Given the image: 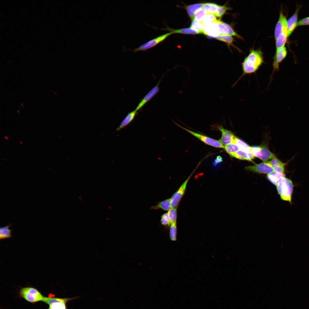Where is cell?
Listing matches in <instances>:
<instances>
[{"instance_id": "cell-1", "label": "cell", "mask_w": 309, "mask_h": 309, "mask_svg": "<svg viewBox=\"0 0 309 309\" xmlns=\"http://www.w3.org/2000/svg\"><path fill=\"white\" fill-rule=\"evenodd\" d=\"M263 62L262 52L259 50H251L242 63L243 73L238 80L245 75L255 73Z\"/></svg>"}, {"instance_id": "cell-19", "label": "cell", "mask_w": 309, "mask_h": 309, "mask_svg": "<svg viewBox=\"0 0 309 309\" xmlns=\"http://www.w3.org/2000/svg\"><path fill=\"white\" fill-rule=\"evenodd\" d=\"M204 3H196L187 6L186 7L187 13L191 19H193L195 12L203 7Z\"/></svg>"}, {"instance_id": "cell-15", "label": "cell", "mask_w": 309, "mask_h": 309, "mask_svg": "<svg viewBox=\"0 0 309 309\" xmlns=\"http://www.w3.org/2000/svg\"><path fill=\"white\" fill-rule=\"evenodd\" d=\"M299 9L297 8L294 14L287 20L288 37H289L295 29L298 24V12Z\"/></svg>"}, {"instance_id": "cell-20", "label": "cell", "mask_w": 309, "mask_h": 309, "mask_svg": "<svg viewBox=\"0 0 309 309\" xmlns=\"http://www.w3.org/2000/svg\"><path fill=\"white\" fill-rule=\"evenodd\" d=\"M285 176V174L278 173L273 171L268 174L267 177L269 181L276 186L280 180Z\"/></svg>"}, {"instance_id": "cell-9", "label": "cell", "mask_w": 309, "mask_h": 309, "mask_svg": "<svg viewBox=\"0 0 309 309\" xmlns=\"http://www.w3.org/2000/svg\"><path fill=\"white\" fill-rule=\"evenodd\" d=\"M192 175V174L185 181L177 191L170 198L171 208L177 207V206L185 193L188 182Z\"/></svg>"}, {"instance_id": "cell-22", "label": "cell", "mask_w": 309, "mask_h": 309, "mask_svg": "<svg viewBox=\"0 0 309 309\" xmlns=\"http://www.w3.org/2000/svg\"><path fill=\"white\" fill-rule=\"evenodd\" d=\"M233 143L236 144L240 149L245 151L251 152V147L235 136Z\"/></svg>"}, {"instance_id": "cell-31", "label": "cell", "mask_w": 309, "mask_h": 309, "mask_svg": "<svg viewBox=\"0 0 309 309\" xmlns=\"http://www.w3.org/2000/svg\"><path fill=\"white\" fill-rule=\"evenodd\" d=\"M177 207L171 208L168 212L169 218L171 224L176 222L177 217Z\"/></svg>"}, {"instance_id": "cell-27", "label": "cell", "mask_w": 309, "mask_h": 309, "mask_svg": "<svg viewBox=\"0 0 309 309\" xmlns=\"http://www.w3.org/2000/svg\"><path fill=\"white\" fill-rule=\"evenodd\" d=\"M218 20L214 14L207 13L200 22L204 26L211 23L216 22Z\"/></svg>"}, {"instance_id": "cell-18", "label": "cell", "mask_w": 309, "mask_h": 309, "mask_svg": "<svg viewBox=\"0 0 309 309\" xmlns=\"http://www.w3.org/2000/svg\"><path fill=\"white\" fill-rule=\"evenodd\" d=\"M285 17L283 13L282 10L281 9L280 13L279 18L275 29L274 36L276 40L282 32L283 21Z\"/></svg>"}, {"instance_id": "cell-21", "label": "cell", "mask_w": 309, "mask_h": 309, "mask_svg": "<svg viewBox=\"0 0 309 309\" xmlns=\"http://www.w3.org/2000/svg\"><path fill=\"white\" fill-rule=\"evenodd\" d=\"M162 29H165L170 31L171 32L173 33H180L184 34H200V33L196 30H193L191 28H183L178 29H174L170 28L169 27L166 28Z\"/></svg>"}, {"instance_id": "cell-10", "label": "cell", "mask_w": 309, "mask_h": 309, "mask_svg": "<svg viewBox=\"0 0 309 309\" xmlns=\"http://www.w3.org/2000/svg\"><path fill=\"white\" fill-rule=\"evenodd\" d=\"M163 77L162 76L156 85L150 90L141 100L136 107L135 110L137 112L141 109L158 93L159 90V85Z\"/></svg>"}, {"instance_id": "cell-23", "label": "cell", "mask_w": 309, "mask_h": 309, "mask_svg": "<svg viewBox=\"0 0 309 309\" xmlns=\"http://www.w3.org/2000/svg\"><path fill=\"white\" fill-rule=\"evenodd\" d=\"M171 208L170 199H169L160 201L156 205L152 206V209H161L164 210L169 211Z\"/></svg>"}, {"instance_id": "cell-8", "label": "cell", "mask_w": 309, "mask_h": 309, "mask_svg": "<svg viewBox=\"0 0 309 309\" xmlns=\"http://www.w3.org/2000/svg\"><path fill=\"white\" fill-rule=\"evenodd\" d=\"M246 170L261 173L268 174L274 171L268 161L264 162L252 166H249L245 167Z\"/></svg>"}, {"instance_id": "cell-30", "label": "cell", "mask_w": 309, "mask_h": 309, "mask_svg": "<svg viewBox=\"0 0 309 309\" xmlns=\"http://www.w3.org/2000/svg\"><path fill=\"white\" fill-rule=\"evenodd\" d=\"M204 26L200 22L192 20L190 25V28L199 32L200 34H203L202 30Z\"/></svg>"}, {"instance_id": "cell-6", "label": "cell", "mask_w": 309, "mask_h": 309, "mask_svg": "<svg viewBox=\"0 0 309 309\" xmlns=\"http://www.w3.org/2000/svg\"><path fill=\"white\" fill-rule=\"evenodd\" d=\"M251 152L255 157L264 162L267 161L275 157L273 153L266 146H264L251 147Z\"/></svg>"}, {"instance_id": "cell-13", "label": "cell", "mask_w": 309, "mask_h": 309, "mask_svg": "<svg viewBox=\"0 0 309 309\" xmlns=\"http://www.w3.org/2000/svg\"><path fill=\"white\" fill-rule=\"evenodd\" d=\"M217 21L211 23L204 25L202 30L203 34L207 35L208 37H215L220 35L217 25Z\"/></svg>"}, {"instance_id": "cell-33", "label": "cell", "mask_w": 309, "mask_h": 309, "mask_svg": "<svg viewBox=\"0 0 309 309\" xmlns=\"http://www.w3.org/2000/svg\"><path fill=\"white\" fill-rule=\"evenodd\" d=\"M228 9L229 8L225 5H219L217 11L214 15L216 17L220 18L225 13Z\"/></svg>"}, {"instance_id": "cell-16", "label": "cell", "mask_w": 309, "mask_h": 309, "mask_svg": "<svg viewBox=\"0 0 309 309\" xmlns=\"http://www.w3.org/2000/svg\"><path fill=\"white\" fill-rule=\"evenodd\" d=\"M137 114L135 110L129 112L122 121L119 126L116 129V131H119L129 124L134 119Z\"/></svg>"}, {"instance_id": "cell-29", "label": "cell", "mask_w": 309, "mask_h": 309, "mask_svg": "<svg viewBox=\"0 0 309 309\" xmlns=\"http://www.w3.org/2000/svg\"><path fill=\"white\" fill-rule=\"evenodd\" d=\"M216 39L225 42L229 45H231L233 41V38L231 35H221L215 37Z\"/></svg>"}, {"instance_id": "cell-3", "label": "cell", "mask_w": 309, "mask_h": 309, "mask_svg": "<svg viewBox=\"0 0 309 309\" xmlns=\"http://www.w3.org/2000/svg\"><path fill=\"white\" fill-rule=\"evenodd\" d=\"M19 295L26 301L31 303L43 302L45 298L37 289L31 287L21 288Z\"/></svg>"}, {"instance_id": "cell-5", "label": "cell", "mask_w": 309, "mask_h": 309, "mask_svg": "<svg viewBox=\"0 0 309 309\" xmlns=\"http://www.w3.org/2000/svg\"><path fill=\"white\" fill-rule=\"evenodd\" d=\"M175 124L179 127L195 137L206 144L215 148L224 149V146L218 140H216L208 136L192 131L183 127L177 123H175Z\"/></svg>"}, {"instance_id": "cell-34", "label": "cell", "mask_w": 309, "mask_h": 309, "mask_svg": "<svg viewBox=\"0 0 309 309\" xmlns=\"http://www.w3.org/2000/svg\"><path fill=\"white\" fill-rule=\"evenodd\" d=\"M268 161L273 169L280 166L286 165L285 163H282L276 157L272 159L271 161Z\"/></svg>"}, {"instance_id": "cell-11", "label": "cell", "mask_w": 309, "mask_h": 309, "mask_svg": "<svg viewBox=\"0 0 309 309\" xmlns=\"http://www.w3.org/2000/svg\"><path fill=\"white\" fill-rule=\"evenodd\" d=\"M287 54V49L284 46L276 49L273 63V74L279 69L280 64L286 57Z\"/></svg>"}, {"instance_id": "cell-28", "label": "cell", "mask_w": 309, "mask_h": 309, "mask_svg": "<svg viewBox=\"0 0 309 309\" xmlns=\"http://www.w3.org/2000/svg\"><path fill=\"white\" fill-rule=\"evenodd\" d=\"M207 13L205 10L202 8L197 10L195 13L193 19L192 20H195L198 22H200L205 17V15L207 14Z\"/></svg>"}, {"instance_id": "cell-24", "label": "cell", "mask_w": 309, "mask_h": 309, "mask_svg": "<svg viewBox=\"0 0 309 309\" xmlns=\"http://www.w3.org/2000/svg\"><path fill=\"white\" fill-rule=\"evenodd\" d=\"M219 5L215 3H204L203 8L207 13L214 14L217 11Z\"/></svg>"}, {"instance_id": "cell-7", "label": "cell", "mask_w": 309, "mask_h": 309, "mask_svg": "<svg viewBox=\"0 0 309 309\" xmlns=\"http://www.w3.org/2000/svg\"><path fill=\"white\" fill-rule=\"evenodd\" d=\"M172 34H173V33L170 32L160 35L138 47L134 49L133 51L135 52L138 51H144L151 48L163 42L168 36Z\"/></svg>"}, {"instance_id": "cell-2", "label": "cell", "mask_w": 309, "mask_h": 309, "mask_svg": "<svg viewBox=\"0 0 309 309\" xmlns=\"http://www.w3.org/2000/svg\"><path fill=\"white\" fill-rule=\"evenodd\" d=\"M276 186L278 192L281 199L291 203L293 189L292 181L284 177L280 180Z\"/></svg>"}, {"instance_id": "cell-14", "label": "cell", "mask_w": 309, "mask_h": 309, "mask_svg": "<svg viewBox=\"0 0 309 309\" xmlns=\"http://www.w3.org/2000/svg\"><path fill=\"white\" fill-rule=\"evenodd\" d=\"M288 37L287 20L285 18L284 20L282 32L276 40V49L284 46Z\"/></svg>"}, {"instance_id": "cell-26", "label": "cell", "mask_w": 309, "mask_h": 309, "mask_svg": "<svg viewBox=\"0 0 309 309\" xmlns=\"http://www.w3.org/2000/svg\"><path fill=\"white\" fill-rule=\"evenodd\" d=\"M224 149L229 155L232 157H233L235 153L239 149L237 145L233 143L225 146Z\"/></svg>"}, {"instance_id": "cell-12", "label": "cell", "mask_w": 309, "mask_h": 309, "mask_svg": "<svg viewBox=\"0 0 309 309\" xmlns=\"http://www.w3.org/2000/svg\"><path fill=\"white\" fill-rule=\"evenodd\" d=\"M217 128L221 133V136L218 140L223 146L233 142L235 136L231 131L224 128L222 126H218Z\"/></svg>"}, {"instance_id": "cell-4", "label": "cell", "mask_w": 309, "mask_h": 309, "mask_svg": "<svg viewBox=\"0 0 309 309\" xmlns=\"http://www.w3.org/2000/svg\"><path fill=\"white\" fill-rule=\"evenodd\" d=\"M78 297L60 298L45 297L43 302L49 305L48 309H67L66 303L70 301L77 298Z\"/></svg>"}, {"instance_id": "cell-37", "label": "cell", "mask_w": 309, "mask_h": 309, "mask_svg": "<svg viewBox=\"0 0 309 309\" xmlns=\"http://www.w3.org/2000/svg\"><path fill=\"white\" fill-rule=\"evenodd\" d=\"M17 112H18V113H19V110H17Z\"/></svg>"}, {"instance_id": "cell-36", "label": "cell", "mask_w": 309, "mask_h": 309, "mask_svg": "<svg viewBox=\"0 0 309 309\" xmlns=\"http://www.w3.org/2000/svg\"><path fill=\"white\" fill-rule=\"evenodd\" d=\"M309 25V17L300 20L298 22L297 26Z\"/></svg>"}, {"instance_id": "cell-25", "label": "cell", "mask_w": 309, "mask_h": 309, "mask_svg": "<svg viewBox=\"0 0 309 309\" xmlns=\"http://www.w3.org/2000/svg\"><path fill=\"white\" fill-rule=\"evenodd\" d=\"M7 225L1 227L0 229V239L9 238L11 237V230Z\"/></svg>"}, {"instance_id": "cell-17", "label": "cell", "mask_w": 309, "mask_h": 309, "mask_svg": "<svg viewBox=\"0 0 309 309\" xmlns=\"http://www.w3.org/2000/svg\"><path fill=\"white\" fill-rule=\"evenodd\" d=\"M233 157L243 160L252 161L255 157L250 152L239 149L234 154Z\"/></svg>"}, {"instance_id": "cell-32", "label": "cell", "mask_w": 309, "mask_h": 309, "mask_svg": "<svg viewBox=\"0 0 309 309\" xmlns=\"http://www.w3.org/2000/svg\"><path fill=\"white\" fill-rule=\"evenodd\" d=\"M176 222L172 223L171 224L169 230V236L171 240L175 241L176 240L177 236Z\"/></svg>"}, {"instance_id": "cell-35", "label": "cell", "mask_w": 309, "mask_h": 309, "mask_svg": "<svg viewBox=\"0 0 309 309\" xmlns=\"http://www.w3.org/2000/svg\"><path fill=\"white\" fill-rule=\"evenodd\" d=\"M161 222L164 225H169L171 224L167 213H164L161 217Z\"/></svg>"}]
</instances>
